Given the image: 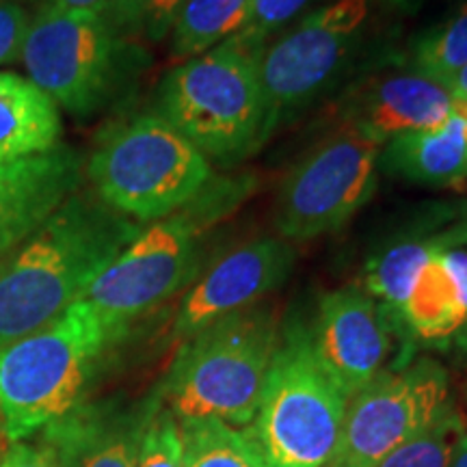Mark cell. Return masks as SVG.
Wrapping results in <instances>:
<instances>
[{"label": "cell", "instance_id": "obj_27", "mask_svg": "<svg viewBox=\"0 0 467 467\" xmlns=\"http://www.w3.org/2000/svg\"><path fill=\"white\" fill-rule=\"evenodd\" d=\"M0 467H72L67 435L61 420L39 431L37 440L7 441L0 452Z\"/></svg>", "mask_w": 467, "mask_h": 467}, {"label": "cell", "instance_id": "obj_7", "mask_svg": "<svg viewBox=\"0 0 467 467\" xmlns=\"http://www.w3.org/2000/svg\"><path fill=\"white\" fill-rule=\"evenodd\" d=\"M20 61L58 109L89 119L119 100L148 55L96 11H37Z\"/></svg>", "mask_w": 467, "mask_h": 467}, {"label": "cell", "instance_id": "obj_15", "mask_svg": "<svg viewBox=\"0 0 467 467\" xmlns=\"http://www.w3.org/2000/svg\"><path fill=\"white\" fill-rule=\"evenodd\" d=\"M83 173V159L67 145L0 162V260L80 189Z\"/></svg>", "mask_w": 467, "mask_h": 467}, {"label": "cell", "instance_id": "obj_25", "mask_svg": "<svg viewBox=\"0 0 467 467\" xmlns=\"http://www.w3.org/2000/svg\"><path fill=\"white\" fill-rule=\"evenodd\" d=\"M463 429L465 420L452 402L433 424L396 448L377 467H451L454 446Z\"/></svg>", "mask_w": 467, "mask_h": 467}, {"label": "cell", "instance_id": "obj_14", "mask_svg": "<svg viewBox=\"0 0 467 467\" xmlns=\"http://www.w3.org/2000/svg\"><path fill=\"white\" fill-rule=\"evenodd\" d=\"M454 113L446 87L416 72H394L353 87L342 100L340 119L344 128L385 145L405 132L440 128Z\"/></svg>", "mask_w": 467, "mask_h": 467}, {"label": "cell", "instance_id": "obj_3", "mask_svg": "<svg viewBox=\"0 0 467 467\" xmlns=\"http://www.w3.org/2000/svg\"><path fill=\"white\" fill-rule=\"evenodd\" d=\"M260 52L230 37L178 63L161 80L159 115L210 162L236 165L271 137Z\"/></svg>", "mask_w": 467, "mask_h": 467}, {"label": "cell", "instance_id": "obj_2", "mask_svg": "<svg viewBox=\"0 0 467 467\" xmlns=\"http://www.w3.org/2000/svg\"><path fill=\"white\" fill-rule=\"evenodd\" d=\"M249 175L210 180L195 200L171 217L154 221L126 244L83 295L113 340L186 284L200 266L202 241L251 192Z\"/></svg>", "mask_w": 467, "mask_h": 467}, {"label": "cell", "instance_id": "obj_19", "mask_svg": "<svg viewBox=\"0 0 467 467\" xmlns=\"http://www.w3.org/2000/svg\"><path fill=\"white\" fill-rule=\"evenodd\" d=\"M448 221L451 213H437L429 223L420 225V230L385 244V249L372 255L361 271V290L385 309L396 336H402V303L431 255L441 249L435 241V232Z\"/></svg>", "mask_w": 467, "mask_h": 467}, {"label": "cell", "instance_id": "obj_1", "mask_svg": "<svg viewBox=\"0 0 467 467\" xmlns=\"http://www.w3.org/2000/svg\"><path fill=\"white\" fill-rule=\"evenodd\" d=\"M141 230L93 191H76L0 260V348L50 325L83 299Z\"/></svg>", "mask_w": 467, "mask_h": 467}, {"label": "cell", "instance_id": "obj_16", "mask_svg": "<svg viewBox=\"0 0 467 467\" xmlns=\"http://www.w3.org/2000/svg\"><path fill=\"white\" fill-rule=\"evenodd\" d=\"M467 119L454 113L446 124L413 130L383 145L379 167L409 182L452 189L467 182Z\"/></svg>", "mask_w": 467, "mask_h": 467}, {"label": "cell", "instance_id": "obj_30", "mask_svg": "<svg viewBox=\"0 0 467 467\" xmlns=\"http://www.w3.org/2000/svg\"><path fill=\"white\" fill-rule=\"evenodd\" d=\"M435 241L441 249L467 247V202L451 213V221L435 232Z\"/></svg>", "mask_w": 467, "mask_h": 467}, {"label": "cell", "instance_id": "obj_33", "mask_svg": "<svg viewBox=\"0 0 467 467\" xmlns=\"http://www.w3.org/2000/svg\"><path fill=\"white\" fill-rule=\"evenodd\" d=\"M443 87H446V91L451 93L454 102L465 100L467 98V66L463 69H459L457 74H452L451 78L443 83Z\"/></svg>", "mask_w": 467, "mask_h": 467}, {"label": "cell", "instance_id": "obj_37", "mask_svg": "<svg viewBox=\"0 0 467 467\" xmlns=\"http://www.w3.org/2000/svg\"><path fill=\"white\" fill-rule=\"evenodd\" d=\"M388 3H405V0H388Z\"/></svg>", "mask_w": 467, "mask_h": 467}, {"label": "cell", "instance_id": "obj_13", "mask_svg": "<svg viewBox=\"0 0 467 467\" xmlns=\"http://www.w3.org/2000/svg\"><path fill=\"white\" fill-rule=\"evenodd\" d=\"M296 254L284 238H255L219 258L191 285L173 320L175 340H189L234 312L254 307L285 284Z\"/></svg>", "mask_w": 467, "mask_h": 467}, {"label": "cell", "instance_id": "obj_5", "mask_svg": "<svg viewBox=\"0 0 467 467\" xmlns=\"http://www.w3.org/2000/svg\"><path fill=\"white\" fill-rule=\"evenodd\" d=\"M115 344L91 307L76 301L50 325L0 348V431L17 441L80 407L104 350Z\"/></svg>", "mask_w": 467, "mask_h": 467}, {"label": "cell", "instance_id": "obj_4", "mask_svg": "<svg viewBox=\"0 0 467 467\" xmlns=\"http://www.w3.org/2000/svg\"><path fill=\"white\" fill-rule=\"evenodd\" d=\"M282 329L258 306L234 312L184 340L159 396L178 420L214 418L244 429L258 411Z\"/></svg>", "mask_w": 467, "mask_h": 467}, {"label": "cell", "instance_id": "obj_20", "mask_svg": "<svg viewBox=\"0 0 467 467\" xmlns=\"http://www.w3.org/2000/svg\"><path fill=\"white\" fill-rule=\"evenodd\" d=\"M435 251L409 290L400 307V327L407 340L443 344L467 325L457 284Z\"/></svg>", "mask_w": 467, "mask_h": 467}, {"label": "cell", "instance_id": "obj_10", "mask_svg": "<svg viewBox=\"0 0 467 467\" xmlns=\"http://www.w3.org/2000/svg\"><path fill=\"white\" fill-rule=\"evenodd\" d=\"M451 405V377L437 359L418 358L385 370L348 400L325 467H377Z\"/></svg>", "mask_w": 467, "mask_h": 467}, {"label": "cell", "instance_id": "obj_40", "mask_svg": "<svg viewBox=\"0 0 467 467\" xmlns=\"http://www.w3.org/2000/svg\"><path fill=\"white\" fill-rule=\"evenodd\" d=\"M0 435H3V431H0Z\"/></svg>", "mask_w": 467, "mask_h": 467}, {"label": "cell", "instance_id": "obj_11", "mask_svg": "<svg viewBox=\"0 0 467 467\" xmlns=\"http://www.w3.org/2000/svg\"><path fill=\"white\" fill-rule=\"evenodd\" d=\"M366 17L368 0H334L262 48L258 69L268 109V134L334 85L359 42Z\"/></svg>", "mask_w": 467, "mask_h": 467}, {"label": "cell", "instance_id": "obj_31", "mask_svg": "<svg viewBox=\"0 0 467 467\" xmlns=\"http://www.w3.org/2000/svg\"><path fill=\"white\" fill-rule=\"evenodd\" d=\"M441 262L448 268L454 284H457L461 303H463V312L467 318V247H454L441 251Z\"/></svg>", "mask_w": 467, "mask_h": 467}, {"label": "cell", "instance_id": "obj_29", "mask_svg": "<svg viewBox=\"0 0 467 467\" xmlns=\"http://www.w3.org/2000/svg\"><path fill=\"white\" fill-rule=\"evenodd\" d=\"M31 16L22 5L5 0L0 3V66L20 61Z\"/></svg>", "mask_w": 467, "mask_h": 467}, {"label": "cell", "instance_id": "obj_38", "mask_svg": "<svg viewBox=\"0 0 467 467\" xmlns=\"http://www.w3.org/2000/svg\"><path fill=\"white\" fill-rule=\"evenodd\" d=\"M465 150H467V128H465Z\"/></svg>", "mask_w": 467, "mask_h": 467}, {"label": "cell", "instance_id": "obj_18", "mask_svg": "<svg viewBox=\"0 0 467 467\" xmlns=\"http://www.w3.org/2000/svg\"><path fill=\"white\" fill-rule=\"evenodd\" d=\"M156 394L126 411L78 407L61 420L72 467H137Z\"/></svg>", "mask_w": 467, "mask_h": 467}, {"label": "cell", "instance_id": "obj_32", "mask_svg": "<svg viewBox=\"0 0 467 467\" xmlns=\"http://www.w3.org/2000/svg\"><path fill=\"white\" fill-rule=\"evenodd\" d=\"M37 11H96L102 14L107 0H26Z\"/></svg>", "mask_w": 467, "mask_h": 467}, {"label": "cell", "instance_id": "obj_23", "mask_svg": "<svg viewBox=\"0 0 467 467\" xmlns=\"http://www.w3.org/2000/svg\"><path fill=\"white\" fill-rule=\"evenodd\" d=\"M467 66V5L433 31L420 35L409 57V69L443 85Z\"/></svg>", "mask_w": 467, "mask_h": 467}, {"label": "cell", "instance_id": "obj_35", "mask_svg": "<svg viewBox=\"0 0 467 467\" xmlns=\"http://www.w3.org/2000/svg\"><path fill=\"white\" fill-rule=\"evenodd\" d=\"M452 344H454V347H457V350H459V353H461V355H463V358L467 359V325L463 327V329H461V331H459V334H457V336H454V337H452Z\"/></svg>", "mask_w": 467, "mask_h": 467}, {"label": "cell", "instance_id": "obj_9", "mask_svg": "<svg viewBox=\"0 0 467 467\" xmlns=\"http://www.w3.org/2000/svg\"><path fill=\"white\" fill-rule=\"evenodd\" d=\"M381 150L383 145L344 128L307 151L277 189L279 238L306 243L342 230L375 195Z\"/></svg>", "mask_w": 467, "mask_h": 467}, {"label": "cell", "instance_id": "obj_8", "mask_svg": "<svg viewBox=\"0 0 467 467\" xmlns=\"http://www.w3.org/2000/svg\"><path fill=\"white\" fill-rule=\"evenodd\" d=\"M347 405L320 366L307 327L290 325L244 433L266 467H325L340 440Z\"/></svg>", "mask_w": 467, "mask_h": 467}, {"label": "cell", "instance_id": "obj_12", "mask_svg": "<svg viewBox=\"0 0 467 467\" xmlns=\"http://www.w3.org/2000/svg\"><path fill=\"white\" fill-rule=\"evenodd\" d=\"M314 350L331 381L350 400L385 372L394 327L385 309L358 285L340 288L318 303Z\"/></svg>", "mask_w": 467, "mask_h": 467}, {"label": "cell", "instance_id": "obj_21", "mask_svg": "<svg viewBox=\"0 0 467 467\" xmlns=\"http://www.w3.org/2000/svg\"><path fill=\"white\" fill-rule=\"evenodd\" d=\"M251 0H186L175 17L171 57L182 63L223 44L241 31Z\"/></svg>", "mask_w": 467, "mask_h": 467}, {"label": "cell", "instance_id": "obj_28", "mask_svg": "<svg viewBox=\"0 0 467 467\" xmlns=\"http://www.w3.org/2000/svg\"><path fill=\"white\" fill-rule=\"evenodd\" d=\"M309 0H251L247 20L232 37L251 48H265L268 39L295 20Z\"/></svg>", "mask_w": 467, "mask_h": 467}, {"label": "cell", "instance_id": "obj_34", "mask_svg": "<svg viewBox=\"0 0 467 467\" xmlns=\"http://www.w3.org/2000/svg\"><path fill=\"white\" fill-rule=\"evenodd\" d=\"M451 467H467V426L463 429V433L459 435L457 446H454Z\"/></svg>", "mask_w": 467, "mask_h": 467}, {"label": "cell", "instance_id": "obj_6", "mask_svg": "<svg viewBox=\"0 0 467 467\" xmlns=\"http://www.w3.org/2000/svg\"><path fill=\"white\" fill-rule=\"evenodd\" d=\"M93 195L134 223L171 217L214 178L213 162L159 113L109 128L87 162Z\"/></svg>", "mask_w": 467, "mask_h": 467}, {"label": "cell", "instance_id": "obj_22", "mask_svg": "<svg viewBox=\"0 0 467 467\" xmlns=\"http://www.w3.org/2000/svg\"><path fill=\"white\" fill-rule=\"evenodd\" d=\"M178 422L184 467H266L244 429L214 418Z\"/></svg>", "mask_w": 467, "mask_h": 467}, {"label": "cell", "instance_id": "obj_39", "mask_svg": "<svg viewBox=\"0 0 467 467\" xmlns=\"http://www.w3.org/2000/svg\"><path fill=\"white\" fill-rule=\"evenodd\" d=\"M465 402H467V383H465Z\"/></svg>", "mask_w": 467, "mask_h": 467}, {"label": "cell", "instance_id": "obj_17", "mask_svg": "<svg viewBox=\"0 0 467 467\" xmlns=\"http://www.w3.org/2000/svg\"><path fill=\"white\" fill-rule=\"evenodd\" d=\"M63 137L61 109L28 76L0 72V162L57 150Z\"/></svg>", "mask_w": 467, "mask_h": 467}, {"label": "cell", "instance_id": "obj_24", "mask_svg": "<svg viewBox=\"0 0 467 467\" xmlns=\"http://www.w3.org/2000/svg\"><path fill=\"white\" fill-rule=\"evenodd\" d=\"M186 0H107L102 16L124 39L161 44L171 33Z\"/></svg>", "mask_w": 467, "mask_h": 467}, {"label": "cell", "instance_id": "obj_36", "mask_svg": "<svg viewBox=\"0 0 467 467\" xmlns=\"http://www.w3.org/2000/svg\"><path fill=\"white\" fill-rule=\"evenodd\" d=\"M454 110H457L461 117H465V119H467V98H465V100H461V102H454Z\"/></svg>", "mask_w": 467, "mask_h": 467}, {"label": "cell", "instance_id": "obj_26", "mask_svg": "<svg viewBox=\"0 0 467 467\" xmlns=\"http://www.w3.org/2000/svg\"><path fill=\"white\" fill-rule=\"evenodd\" d=\"M137 467H184L180 422L162 405L159 392H156L154 407L145 424Z\"/></svg>", "mask_w": 467, "mask_h": 467}]
</instances>
